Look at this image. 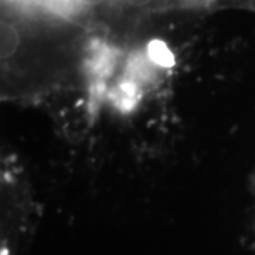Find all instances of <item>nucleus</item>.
Returning <instances> with one entry per match:
<instances>
[{
	"label": "nucleus",
	"instance_id": "nucleus-1",
	"mask_svg": "<svg viewBox=\"0 0 255 255\" xmlns=\"http://www.w3.org/2000/svg\"><path fill=\"white\" fill-rule=\"evenodd\" d=\"M0 51L1 60H9L17 53L20 47V34L16 24L6 21L1 24V37H0Z\"/></svg>",
	"mask_w": 255,
	"mask_h": 255
},
{
	"label": "nucleus",
	"instance_id": "nucleus-2",
	"mask_svg": "<svg viewBox=\"0 0 255 255\" xmlns=\"http://www.w3.org/2000/svg\"><path fill=\"white\" fill-rule=\"evenodd\" d=\"M119 1L132 9H145V7L152 6L156 0H119Z\"/></svg>",
	"mask_w": 255,
	"mask_h": 255
},
{
	"label": "nucleus",
	"instance_id": "nucleus-3",
	"mask_svg": "<svg viewBox=\"0 0 255 255\" xmlns=\"http://www.w3.org/2000/svg\"><path fill=\"white\" fill-rule=\"evenodd\" d=\"M84 7H98L102 3H105L107 0H77Z\"/></svg>",
	"mask_w": 255,
	"mask_h": 255
}]
</instances>
